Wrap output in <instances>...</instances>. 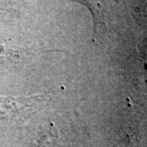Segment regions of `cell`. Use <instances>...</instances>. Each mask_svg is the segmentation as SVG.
<instances>
[{
	"label": "cell",
	"instance_id": "obj_1",
	"mask_svg": "<svg viewBox=\"0 0 147 147\" xmlns=\"http://www.w3.org/2000/svg\"><path fill=\"white\" fill-rule=\"evenodd\" d=\"M76 1L80 3L87 6L90 11L92 12L93 20H94V26L96 27L97 24L103 22V14H102V7L100 5V0H71Z\"/></svg>",
	"mask_w": 147,
	"mask_h": 147
}]
</instances>
